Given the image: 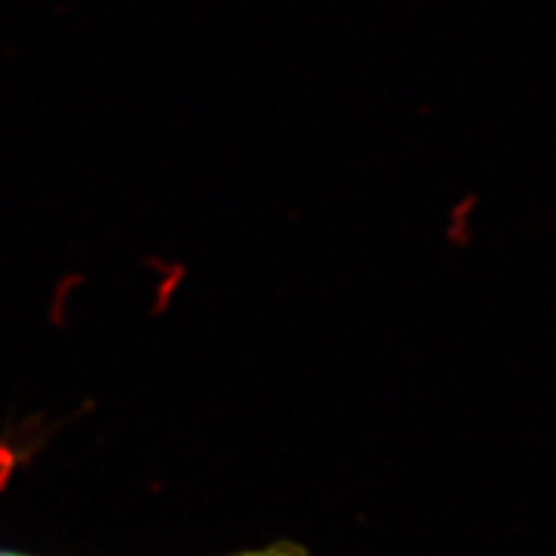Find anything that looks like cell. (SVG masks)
Wrapping results in <instances>:
<instances>
[{"label": "cell", "instance_id": "2", "mask_svg": "<svg viewBox=\"0 0 556 556\" xmlns=\"http://www.w3.org/2000/svg\"><path fill=\"white\" fill-rule=\"evenodd\" d=\"M11 471V454L9 451H0V477H5Z\"/></svg>", "mask_w": 556, "mask_h": 556}, {"label": "cell", "instance_id": "1", "mask_svg": "<svg viewBox=\"0 0 556 556\" xmlns=\"http://www.w3.org/2000/svg\"><path fill=\"white\" fill-rule=\"evenodd\" d=\"M0 556H34L24 552H11V548H0ZM217 556H309L307 548L291 544V541H276V544L258 546V548H242V552H229Z\"/></svg>", "mask_w": 556, "mask_h": 556}]
</instances>
